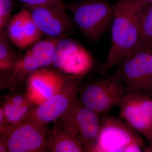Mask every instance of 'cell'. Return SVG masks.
Returning a JSON list of instances; mask_svg holds the SVG:
<instances>
[{
	"label": "cell",
	"instance_id": "obj_18",
	"mask_svg": "<svg viewBox=\"0 0 152 152\" xmlns=\"http://www.w3.org/2000/svg\"><path fill=\"white\" fill-rule=\"evenodd\" d=\"M14 5V0H0V32L7 30Z\"/></svg>",
	"mask_w": 152,
	"mask_h": 152
},
{
	"label": "cell",
	"instance_id": "obj_4",
	"mask_svg": "<svg viewBox=\"0 0 152 152\" xmlns=\"http://www.w3.org/2000/svg\"><path fill=\"white\" fill-rule=\"evenodd\" d=\"M81 103L98 115H107L119 105L125 90L118 71L91 82L81 89Z\"/></svg>",
	"mask_w": 152,
	"mask_h": 152
},
{
	"label": "cell",
	"instance_id": "obj_1",
	"mask_svg": "<svg viewBox=\"0 0 152 152\" xmlns=\"http://www.w3.org/2000/svg\"><path fill=\"white\" fill-rule=\"evenodd\" d=\"M114 5L112 44L102 75L122 62L134 50L138 42L139 21L143 7L138 0H118Z\"/></svg>",
	"mask_w": 152,
	"mask_h": 152
},
{
	"label": "cell",
	"instance_id": "obj_9",
	"mask_svg": "<svg viewBox=\"0 0 152 152\" xmlns=\"http://www.w3.org/2000/svg\"><path fill=\"white\" fill-rule=\"evenodd\" d=\"M25 5L43 35L49 38L61 39L72 32L73 24L64 3L54 5Z\"/></svg>",
	"mask_w": 152,
	"mask_h": 152
},
{
	"label": "cell",
	"instance_id": "obj_14",
	"mask_svg": "<svg viewBox=\"0 0 152 152\" xmlns=\"http://www.w3.org/2000/svg\"><path fill=\"white\" fill-rule=\"evenodd\" d=\"M57 120L49 135L48 151L53 152H85L70 116L65 113Z\"/></svg>",
	"mask_w": 152,
	"mask_h": 152
},
{
	"label": "cell",
	"instance_id": "obj_10",
	"mask_svg": "<svg viewBox=\"0 0 152 152\" xmlns=\"http://www.w3.org/2000/svg\"><path fill=\"white\" fill-rule=\"evenodd\" d=\"M89 53L77 42L66 37L58 42L52 65L63 72L85 75L92 65Z\"/></svg>",
	"mask_w": 152,
	"mask_h": 152
},
{
	"label": "cell",
	"instance_id": "obj_23",
	"mask_svg": "<svg viewBox=\"0 0 152 152\" xmlns=\"http://www.w3.org/2000/svg\"><path fill=\"white\" fill-rule=\"evenodd\" d=\"M138 1L140 5L142 7L152 4V0H138Z\"/></svg>",
	"mask_w": 152,
	"mask_h": 152
},
{
	"label": "cell",
	"instance_id": "obj_24",
	"mask_svg": "<svg viewBox=\"0 0 152 152\" xmlns=\"http://www.w3.org/2000/svg\"><path fill=\"white\" fill-rule=\"evenodd\" d=\"M4 112H3V109H0V126L1 127L2 126L3 121L4 118Z\"/></svg>",
	"mask_w": 152,
	"mask_h": 152
},
{
	"label": "cell",
	"instance_id": "obj_13",
	"mask_svg": "<svg viewBox=\"0 0 152 152\" xmlns=\"http://www.w3.org/2000/svg\"><path fill=\"white\" fill-rule=\"evenodd\" d=\"M66 77L43 68L31 74L28 78V100L36 104L43 102L58 90Z\"/></svg>",
	"mask_w": 152,
	"mask_h": 152
},
{
	"label": "cell",
	"instance_id": "obj_20",
	"mask_svg": "<svg viewBox=\"0 0 152 152\" xmlns=\"http://www.w3.org/2000/svg\"><path fill=\"white\" fill-rule=\"evenodd\" d=\"M23 3L25 5L30 6L54 5L62 4V0H17Z\"/></svg>",
	"mask_w": 152,
	"mask_h": 152
},
{
	"label": "cell",
	"instance_id": "obj_22",
	"mask_svg": "<svg viewBox=\"0 0 152 152\" xmlns=\"http://www.w3.org/2000/svg\"><path fill=\"white\" fill-rule=\"evenodd\" d=\"M26 101L24 99L23 97L20 95H18L14 96L10 102L15 107L18 108L23 105L26 102Z\"/></svg>",
	"mask_w": 152,
	"mask_h": 152
},
{
	"label": "cell",
	"instance_id": "obj_26",
	"mask_svg": "<svg viewBox=\"0 0 152 152\" xmlns=\"http://www.w3.org/2000/svg\"><path fill=\"white\" fill-rule=\"evenodd\" d=\"M79 1H82V0H79Z\"/></svg>",
	"mask_w": 152,
	"mask_h": 152
},
{
	"label": "cell",
	"instance_id": "obj_12",
	"mask_svg": "<svg viewBox=\"0 0 152 152\" xmlns=\"http://www.w3.org/2000/svg\"><path fill=\"white\" fill-rule=\"evenodd\" d=\"M85 151L95 152L100 132L99 115L79 101L69 111Z\"/></svg>",
	"mask_w": 152,
	"mask_h": 152
},
{
	"label": "cell",
	"instance_id": "obj_21",
	"mask_svg": "<svg viewBox=\"0 0 152 152\" xmlns=\"http://www.w3.org/2000/svg\"><path fill=\"white\" fill-rule=\"evenodd\" d=\"M17 108H18L15 107L10 102H9L5 104L3 108L5 118H6V119H7L10 115L13 113Z\"/></svg>",
	"mask_w": 152,
	"mask_h": 152
},
{
	"label": "cell",
	"instance_id": "obj_15",
	"mask_svg": "<svg viewBox=\"0 0 152 152\" xmlns=\"http://www.w3.org/2000/svg\"><path fill=\"white\" fill-rule=\"evenodd\" d=\"M6 30L9 39L21 50L40 41L43 36L26 9L12 17Z\"/></svg>",
	"mask_w": 152,
	"mask_h": 152
},
{
	"label": "cell",
	"instance_id": "obj_19",
	"mask_svg": "<svg viewBox=\"0 0 152 152\" xmlns=\"http://www.w3.org/2000/svg\"><path fill=\"white\" fill-rule=\"evenodd\" d=\"M29 103L26 101L23 105L18 108L6 119L8 121L13 124L19 122V121L21 120L23 117H26V114L28 113L29 111Z\"/></svg>",
	"mask_w": 152,
	"mask_h": 152
},
{
	"label": "cell",
	"instance_id": "obj_5",
	"mask_svg": "<svg viewBox=\"0 0 152 152\" xmlns=\"http://www.w3.org/2000/svg\"><path fill=\"white\" fill-rule=\"evenodd\" d=\"M85 75L66 76L58 90L31 113L28 121L46 125L56 121L77 102V96Z\"/></svg>",
	"mask_w": 152,
	"mask_h": 152
},
{
	"label": "cell",
	"instance_id": "obj_3",
	"mask_svg": "<svg viewBox=\"0 0 152 152\" xmlns=\"http://www.w3.org/2000/svg\"><path fill=\"white\" fill-rule=\"evenodd\" d=\"M95 152H141L144 147L140 134L125 121L103 115Z\"/></svg>",
	"mask_w": 152,
	"mask_h": 152
},
{
	"label": "cell",
	"instance_id": "obj_16",
	"mask_svg": "<svg viewBox=\"0 0 152 152\" xmlns=\"http://www.w3.org/2000/svg\"><path fill=\"white\" fill-rule=\"evenodd\" d=\"M144 49H152V4L142 9L139 21L138 42L134 51Z\"/></svg>",
	"mask_w": 152,
	"mask_h": 152
},
{
	"label": "cell",
	"instance_id": "obj_6",
	"mask_svg": "<svg viewBox=\"0 0 152 152\" xmlns=\"http://www.w3.org/2000/svg\"><path fill=\"white\" fill-rule=\"evenodd\" d=\"M118 70L125 93L152 94V49L137 50L122 62Z\"/></svg>",
	"mask_w": 152,
	"mask_h": 152
},
{
	"label": "cell",
	"instance_id": "obj_2",
	"mask_svg": "<svg viewBox=\"0 0 152 152\" xmlns=\"http://www.w3.org/2000/svg\"><path fill=\"white\" fill-rule=\"evenodd\" d=\"M77 26L87 39L97 42L112 24L115 5L104 0H82L66 4Z\"/></svg>",
	"mask_w": 152,
	"mask_h": 152
},
{
	"label": "cell",
	"instance_id": "obj_11",
	"mask_svg": "<svg viewBox=\"0 0 152 152\" xmlns=\"http://www.w3.org/2000/svg\"><path fill=\"white\" fill-rule=\"evenodd\" d=\"M60 39L49 38L33 45L22 55L12 71L11 83L21 81L35 71L52 64L56 46Z\"/></svg>",
	"mask_w": 152,
	"mask_h": 152
},
{
	"label": "cell",
	"instance_id": "obj_25",
	"mask_svg": "<svg viewBox=\"0 0 152 152\" xmlns=\"http://www.w3.org/2000/svg\"><path fill=\"white\" fill-rule=\"evenodd\" d=\"M145 151L147 152H152V142L150 144L148 147L146 148Z\"/></svg>",
	"mask_w": 152,
	"mask_h": 152
},
{
	"label": "cell",
	"instance_id": "obj_17",
	"mask_svg": "<svg viewBox=\"0 0 152 152\" xmlns=\"http://www.w3.org/2000/svg\"><path fill=\"white\" fill-rule=\"evenodd\" d=\"M7 30L0 32V69L12 72L22 55L12 48L9 45Z\"/></svg>",
	"mask_w": 152,
	"mask_h": 152
},
{
	"label": "cell",
	"instance_id": "obj_7",
	"mask_svg": "<svg viewBox=\"0 0 152 152\" xmlns=\"http://www.w3.org/2000/svg\"><path fill=\"white\" fill-rule=\"evenodd\" d=\"M46 125L27 121L15 123L7 130L1 141L7 152H40L48 150L49 134Z\"/></svg>",
	"mask_w": 152,
	"mask_h": 152
},
{
	"label": "cell",
	"instance_id": "obj_8",
	"mask_svg": "<svg viewBox=\"0 0 152 152\" xmlns=\"http://www.w3.org/2000/svg\"><path fill=\"white\" fill-rule=\"evenodd\" d=\"M119 107V116L152 142V98L140 93H125Z\"/></svg>",
	"mask_w": 152,
	"mask_h": 152
}]
</instances>
